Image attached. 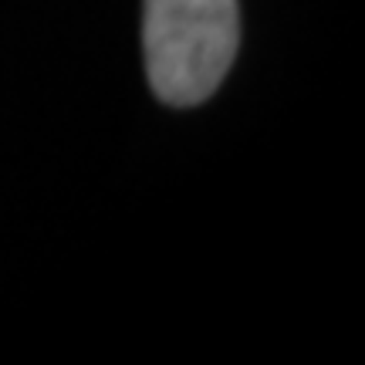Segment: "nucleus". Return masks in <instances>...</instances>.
<instances>
[{"label":"nucleus","instance_id":"nucleus-1","mask_svg":"<svg viewBox=\"0 0 365 365\" xmlns=\"http://www.w3.org/2000/svg\"><path fill=\"white\" fill-rule=\"evenodd\" d=\"M237 44V0H143L145 75L166 105L210 98L234 65Z\"/></svg>","mask_w":365,"mask_h":365}]
</instances>
